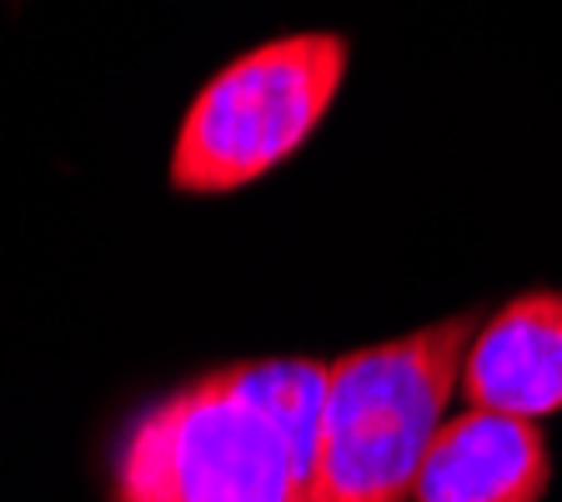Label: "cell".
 Wrapping results in <instances>:
<instances>
[{
  "label": "cell",
  "mask_w": 562,
  "mask_h": 502,
  "mask_svg": "<svg viewBox=\"0 0 562 502\" xmlns=\"http://www.w3.org/2000/svg\"><path fill=\"white\" fill-rule=\"evenodd\" d=\"M331 357L226 362L131 408L105 502H306Z\"/></svg>",
  "instance_id": "6da1fadb"
},
{
  "label": "cell",
  "mask_w": 562,
  "mask_h": 502,
  "mask_svg": "<svg viewBox=\"0 0 562 502\" xmlns=\"http://www.w3.org/2000/svg\"><path fill=\"white\" fill-rule=\"evenodd\" d=\"M487 306L331 357L306 502H412Z\"/></svg>",
  "instance_id": "7a4b0ae2"
},
{
  "label": "cell",
  "mask_w": 562,
  "mask_h": 502,
  "mask_svg": "<svg viewBox=\"0 0 562 502\" xmlns=\"http://www.w3.org/2000/svg\"><path fill=\"white\" fill-rule=\"evenodd\" d=\"M351 70L341 31H286L232 56L187 101L166 181L181 197H236L267 181L327 126Z\"/></svg>",
  "instance_id": "3957f363"
},
{
  "label": "cell",
  "mask_w": 562,
  "mask_h": 502,
  "mask_svg": "<svg viewBox=\"0 0 562 502\" xmlns=\"http://www.w3.org/2000/svg\"><path fill=\"white\" fill-rule=\"evenodd\" d=\"M457 398L468 408L548 422L562 412V292L532 287L482 316L462 352Z\"/></svg>",
  "instance_id": "277c9868"
},
{
  "label": "cell",
  "mask_w": 562,
  "mask_h": 502,
  "mask_svg": "<svg viewBox=\"0 0 562 502\" xmlns=\"http://www.w3.org/2000/svg\"><path fill=\"white\" fill-rule=\"evenodd\" d=\"M552 447L542 422L492 408H462L437 427L412 502H542Z\"/></svg>",
  "instance_id": "5b68a950"
}]
</instances>
